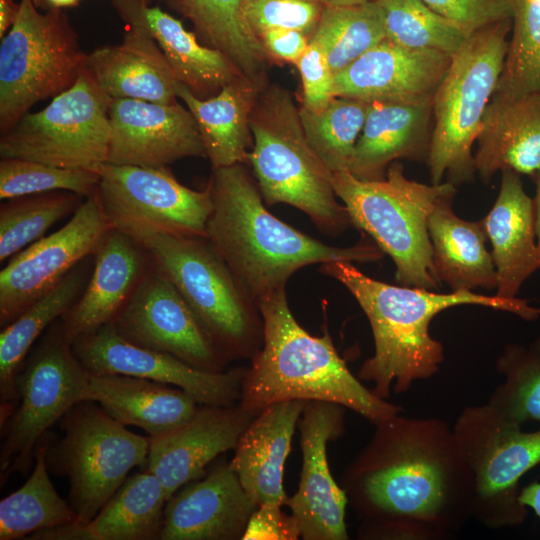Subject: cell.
<instances>
[{
	"instance_id": "6da1fadb",
	"label": "cell",
	"mask_w": 540,
	"mask_h": 540,
	"mask_svg": "<svg viewBox=\"0 0 540 540\" xmlns=\"http://www.w3.org/2000/svg\"><path fill=\"white\" fill-rule=\"evenodd\" d=\"M377 426L345 473L348 501L377 530L439 524L456 500L472 501L469 470L453 432L438 421L395 417Z\"/></svg>"
},
{
	"instance_id": "7a4b0ae2",
	"label": "cell",
	"mask_w": 540,
	"mask_h": 540,
	"mask_svg": "<svg viewBox=\"0 0 540 540\" xmlns=\"http://www.w3.org/2000/svg\"><path fill=\"white\" fill-rule=\"evenodd\" d=\"M320 271L340 282L368 318L374 354L362 364L358 377L374 384L373 392L387 399L407 391L413 382L433 376L444 360L442 344L429 331L440 312L460 305H476L514 314L524 320L540 318V307L528 300L474 291L438 293L422 288L390 285L360 272L352 262L321 264Z\"/></svg>"
},
{
	"instance_id": "3957f363",
	"label": "cell",
	"mask_w": 540,
	"mask_h": 540,
	"mask_svg": "<svg viewBox=\"0 0 540 540\" xmlns=\"http://www.w3.org/2000/svg\"><path fill=\"white\" fill-rule=\"evenodd\" d=\"M242 164L213 169L207 238L256 306L263 297L284 289L289 278L307 265L372 263L383 258L376 244L334 247L279 220L264 206L258 185Z\"/></svg>"
},
{
	"instance_id": "277c9868",
	"label": "cell",
	"mask_w": 540,
	"mask_h": 540,
	"mask_svg": "<svg viewBox=\"0 0 540 540\" xmlns=\"http://www.w3.org/2000/svg\"><path fill=\"white\" fill-rule=\"evenodd\" d=\"M257 307L263 345L243 378L242 407L261 412L282 401H327L375 425L400 413V407L377 396L351 373L327 331L312 336L296 321L285 288L260 299Z\"/></svg>"
},
{
	"instance_id": "5b68a950",
	"label": "cell",
	"mask_w": 540,
	"mask_h": 540,
	"mask_svg": "<svg viewBox=\"0 0 540 540\" xmlns=\"http://www.w3.org/2000/svg\"><path fill=\"white\" fill-rule=\"evenodd\" d=\"M253 147L248 154L264 202L289 204L324 233L338 235L351 221L337 201L332 173L310 146L292 95L265 86L251 114Z\"/></svg>"
},
{
	"instance_id": "8992f818",
	"label": "cell",
	"mask_w": 540,
	"mask_h": 540,
	"mask_svg": "<svg viewBox=\"0 0 540 540\" xmlns=\"http://www.w3.org/2000/svg\"><path fill=\"white\" fill-rule=\"evenodd\" d=\"M332 185L351 224L368 233L391 257L399 285L431 291L441 288L432 260L428 219L439 202L454 198V184L408 179L402 165L393 162L383 180H360L342 170L332 173Z\"/></svg>"
},
{
	"instance_id": "52a82bcc",
	"label": "cell",
	"mask_w": 540,
	"mask_h": 540,
	"mask_svg": "<svg viewBox=\"0 0 540 540\" xmlns=\"http://www.w3.org/2000/svg\"><path fill=\"white\" fill-rule=\"evenodd\" d=\"M511 20L468 36L451 57L432 102L433 126L426 161L431 184L442 183L444 177L454 185L474 179L472 147L503 69Z\"/></svg>"
},
{
	"instance_id": "ba28073f",
	"label": "cell",
	"mask_w": 540,
	"mask_h": 540,
	"mask_svg": "<svg viewBox=\"0 0 540 540\" xmlns=\"http://www.w3.org/2000/svg\"><path fill=\"white\" fill-rule=\"evenodd\" d=\"M142 246L226 360L253 353L263 331L258 307L207 237L157 235Z\"/></svg>"
},
{
	"instance_id": "9c48e42d",
	"label": "cell",
	"mask_w": 540,
	"mask_h": 540,
	"mask_svg": "<svg viewBox=\"0 0 540 540\" xmlns=\"http://www.w3.org/2000/svg\"><path fill=\"white\" fill-rule=\"evenodd\" d=\"M76 32L57 9L42 14L34 0L20 12L0 43V133L36 103L70 88L86 68Z\"/></svg>"
},
{
	"instance_id": "30bf717a",
	"label": "cell",
	"mask_w": 540,
	"mask_h": 540,
	"mask_svg": "<svg viewBox=\"0 0 540 540\" xmlns=\"http://www.w3.org/2000/svg\"><path fill=\"white\" fill-rule=\"evenodd\" d=\"M62 438L49 444L47 465L67 476L68 502L77 521L90 522L127 479L147 464L149 437L132 433L92 401L75 404L61 419Z\"/></svg>"
},
{
	"instance_id": "8fae6325",
	"label": "cell",
	"mask_w": 540,
	"mask_h": 540,
	"mask_svg": "<svg viewBox=\"0 0 540 540\" xmlns=\"http://www.w3.org/2000/svg\"><path fill=\"white\" fill-rule=\"evenodd\" d=\"M89 376L60 323L51 327L16 374L17 406L1 422V484L11 473L29 471L38 442L75 404L84 401Z\"/></svg>"
},
{
	"instance_id": "7c38bea8",
	"label": "cell",
	"mask_w": 540,
	"mask_h": 540,
	"mask_svg": "<svg viewBox=\"0 0 540 540\" xmlns=\"http://www.w3.org/2000/svg\"><path fill=\"white\" fill-rule=\"evenodd\" d=\"M112 100L85 68L44 109L28 112L1 135V158L99 172L108 162Z\"/></svg>"
},
{
	"instance_id": "4fadbf2b",
	"label": "cell",
	"mask_w": 540,
	"mask_h": 540,
	"mask_svg": "<svg viewBox=\"0 0 540 540\" xmlns=\"http://www.w3.org/2000/svg\"><path fill=\"white\" fill-rule=\"evenodd\" d=\"M96 194L111 229L142 244L157 235L207 237L209 186L182 185L166 167L104 164Z\"/></svg>"
},
{
	"instance_id": "5bb4252c",
	"label": "cell",
	"mask_w": 540,
	"mask_h": 540,
	"mask_svg": "<svg viewBox=\"0 0 540 540\" xmlns=\"http://www.w3.org/2000/svg\"><path fill=\"white\" fill-rule=\"evenodd\" d=\"M453 435L471 476V506L495 512L497 525L521 523L527 510L517 484L540 463V430L523 431L486 404L464 409Z\"/></svg>"
},
{
	"instance_id": "9a60e30c",
	"label": "cell",
	"mask_w": 540,
	"mask_h": 540,
	"mask_svg": "<svg viewBox=\"0 0 540 540\" xmlns=\"http://www.w3.org/2000/svg\"><path fill=\"white\" fill-rule=\"evenodd\" d=\"M110 230L95 191L60 229L12 256L0 272L1 327L94 255Z\"/></svg>"
},
{
	"instance_id": "2e32d148",
	"label": "cell",
	"mask_w": 540,
	"mask_h": 540,
	"mask_svg": "<svg viewBox=\"0 0 540 540\" xmlns=\"http://www.w3.org/2000/svg\"><path fill=\"white\" fill-rule=\"evenodd\" d=\"M112 323L126 340L201 370L222 372L227 361L178 289L152 261Z\"/></svg>"
},
{
	"instance_id": "e0dca14e",
	"label": "cell",
	"mask_w": 540,
	"mask_h": 540,
	"mask_svg": "<svg viewBox=\"0 0 540 540\" xmlns=\"http://www.w3.org/2000/svg\"><path fill=\"white\" fill-rule=\"evenodd\" d=\"M72 349L90 374H122L174 385L197 403L209 406H229L240 399L247 370L198 369L175 356L126 340L112 322L75 339Z\"/></svg>"
},
{
	"instance_id": "ac0fdd59",
	"label": "cell",
	"mask_w": 540,
	"mask_h": 540,
	"mask_svg": "<svg viewBox=\"0 0 540 540\" xmlns=\"http://www.w3.org/2000/svg\"><path fill=\"white\" fill-rule=\"evenodd\" d=\"M344 408L327 401H307L299 419L301 476L286 505L304 540L348 539V498L333 479L327 459L328 442L344 432Z\"/></svg>"
},
{
	"instance_id": "d6986e66",
	"label": "cell",
	"mask_w": 540,
	"mask_h": 540,
	"mask_svg": "<svg viewBox=\"0 0 540 540\" xmlns=\"http://www.w3.org/2000/svg\"><path fill=\"white\" fill-rule=\"evenodd\" d=\"M109 118L111 140L107 163L166 167L186 157L207 158L193 115L178 102L113 99Z\"/></svg>"
},
{
	"instance_id": "ffe728a7",
	"label": "cell",
	"mask_w": 540,
	"mask_h": 540,
	"mask_svg": "<svg viewBox=\"0 0 540 540\" xmlns=\"http://www.w3.org/2000/svg\"><path fill=\"white\" fill-rule=\"evenodd\" d=\"M451 57L385 39L334 75L333 93L368 103L432 104Z\"/></svg>"
},
{
	"instance_id": "44dd1931",
	"label": "cell",
	"mask_w": 540,
	"mask_h": 540,
	"mask_svg": "<svg viewBox=\"0 0 540 540\" xmlns=\"http://www.w3.org/2000/svg\"><path fill=\"white\" fill-rule=\"evenodd\" d=\"M260 412L238 405L197 408L190 419L157 436H149L147 469L161 481L168 500L186 484L205 476L219 454L235 449Z\"/></svg>"
},
{
	"instance_id": "7402d4cb",
	"label": "cell",
	"mask_w": 540,
	"mask_h": 540,
	"mask_svg": "<svg viewBox=\"0 0 540 540\" xmlns=\"http://www.w3.org/2000/svg\"><path fill=\"white\" fill-rule=\"evenodd\" d=\"M258 508L230 463L180 488L164 511L161 540H239Z\"/></svg>"
},
{
	"instance_id": "603a6c76",
	"label": "cell",
	"mask_w": 540,
	"mask_h": 540,
	"mask_svg": "<svg viewBox=\"0 0 540 540\" xmlns=\"http://www.w3.org/2000/svg\"><path fill=\"white\" fill-rule=\"evenodd\" d=\"M151 265L147 250L111 229L94 254L88 282L73 307L61 318L65 339L78 337L112 322Z\"/></svg>"
},
{
	"instance_id": "cb8c5ba5",
	"label": "cell",
	"mask_w": 540,
	"mask_h": 540,
	"mask_svg": "<svg viewBox=\"0 0 540 540\" xmlns=\"http://www.w3.org/2000/svg\"><path fill=\"white\" fill-rule=\"evenodd\" d=\"M307 401L288 400L261 410L241 435L230 466L259 505H286L284 466L295 428Z\"/></svg>"
},
{
	"instance_id": "d4e9b609",
	"label": "cell",
	"mask_w": 540,
	"mask_h": 540,
	"mask_svg": "<svg viewBox=\"0 0 540 540\" xmlns=\"http://www.w3.org/2000/svg\"><path fill=\"white\" fill-rule=\"evenodd\" d=\"M476 142L475 169L485 183L506 169L535 176L540 171V93H493Z\"/></svg>"
},
{
	"instance_id": "484cf974",
	"label": "cell",
	"mask_w": 540,
	"mask_h": 540,
	"mask_svg": "<svg viewBox=\"0 0 540 540\" xmlns=\"http://www.w3.org/2000/svg\"><path fill=\"white\" fill-rule=\"evenodd\" d=\"M113 4L128 25L141 27L154 38L175 79L197 97H212L242 75L226 55L201 44L181 21L160 7L137 0H113Z\"/></svg>"
},
{
	"instance_id": "4316f807",
	"label": "cell",
	"mask_w": 540,
	"mask_h": 540,
	"mask_svg": "<svg viewBox=\"0 0 540 540\" xmlns=\"http://www.w3.org/2000/svg\"><path fill=\"white\" fill-rule=\"evenodd\" d=\"M86 70L112 99L177 102L173 71L157 42L141 27L128 25L121 43L87 54Z\"/></svg>"
},
{
	"instance_id": "83f0119b",
	"label": "cell",
	"mask_w": 540,
	"mask_h": 540,
	"mask_svg": "<svg viewBox=\"0 0 540 540\" xmlns=\"http://www.w3.org/2000/svg\"><path fill=\"white\" fill-rule=\"evenodd\" d=\"M497 199L483 218L497 274L496 294L517 296L523 283L538 269L540 258L535 242L534 204L526 194L520 174L501 171Z\"/></svg>"
},
{
	"instance_id": "f1b7e54d",
	"label": "cell",
	"mask_w": 540,
	"mask_h": 540,
	"mask_svg": "<svg viewBox=\"0 0 540 540\" xmlns=\"http://www.w3.org/2000/svg\"><path fill=\"white\" fill-rule=\"evenodd\" d=\"M432 104L372 102L348 170L366 181L383 180L398 159L427 161Z\"/></svg>"
},
{
	"instance_id": "f546056e",
	"label": "cell",
	"mask_w": 540,
	"mask_h": 540,
	"mask_svg": "<svg viewBox=\"0 0 540 540\" xmlns=\"http://www.w3.org/2000/svg\"><path fill=\"white\" fill-rule=\"evenodd\" d=\"M84 401L97 404L112 418L157 436L186 422L197 402L182 389L122 374H90Z\"/></svg>"
},
{
	"instance_id": "4dcf8cb0",
	"label": "cell",
	"mask_w": 540,
	"mask_h": 540,
	"mask_svg": "<svg viewBox=\"0 0 540 540\" xmlns=\"http://www.w3.org/2000/svg\"><path fill=\"white\" fill-rule=\"evenodd\" d=\"M264 87L241 75L217 94L201 99L176 81V95L193 115L213 169L247 160L251 114Z\"/></svg>"
},
{
	"instance_id": "1f68e13d",
	"label": "cell",
	"mask_w": 540,
	"mask_h": 540,
	"mask_svg": "<svg viewBox=\"0 0 540 540\" xmlns=\"http://www.w3.org/2000/svg\"><path fill=\"white\" fill-rule=\"evenodd\" d=\"M453 199L438 203L428 219L432 260L441 283L451 291L492 290L497 274L482 220L467 221L452 210Z\"/></svg>"
},
{
	"instance_id": "d6a6232c",
	"label": "cell",
	"mask_w": 540,
	"mask_h": 540,
	"mask_svg": "<svg viewBox=\"0 0 540 540\" xmlns=\"http://www.w3.org/2000/svg\"><path fill=\"white\" fill-rule=\"evenodd\" d=\"M88 259V258H87ZM87 259L72 269L57 285L32 303L0 334L1 406L17 399L15 378L36 339L62 318L82 294L88 279Z\"/></svg>"
},
{
	"instance_id": "836d02e7",
	"label": "cell",
	"mask_w": 540,
	"mask_h": 540,
	"mask_svg": "<svg viewBox=\"0 0 540 540\" xmlns=\"http://www.w3.org/2000/svg\"><path fill=\"white\" fill-rule=\"evenodd\" d=\"M197 35L226 55L239 72L262 86L269 57L244 15V0H174Z\"/></svg>"
},
{
	"instance_id": "e575fe53",
	"label": "cell",
	"mask_w": 540,
	"mask_h": 540,
	"mask_svg": "<svg viewBox=\"0 0 540 540\" xmlns=\"http://www.w3.org/2000/svg\"><path fill=\"white\" fill-rule=\"evenodd\" d=\"M167 501L161 481L150 470L127 477L85 523L89 540L160 539Z\"/></svg>"
},
{
	"instance_id": "d590c367",
	"label": "cell",
	"mask_w": 540,
	"mask_h": 540,
	"mask_svg": "<svg viewBox=\"0 0 540 540\" xmlns=\"http://www.w3.org/2000/svg\"><path fill=\"white\" fill-rule=\"evenodd\" d=\"M52 435L37 444L28 480L0 502V540L22 539L35 532L77 520L69 502L56 492L48 475L47 451Z\"/></svg>"
},
{
	"instance_id": "8d00e7d4",
	"label": "cell",
	"mask_w": 540,
	"mask_h": 540,
	"mask_svg": "<svg viewBox=\"0 0 540 540\" xmlns=\"http://www.w3.org/2000/svg\"><path fill=\"white\" fill-rule=\"evenodd\" d=\"M385 39L382 11L374 0L326 6L310 41L322 49L335 75Z\"/></svg>"
},
{
	"instance_id": "74e56055",
	"label": "cell",
	"mask_w": 540,
	"mask_h": 540,
	"mask_svg": "<svg viewBox=\"0 0 540 540\" xmlns=\"http://www.w3.org/2000/svg\"><path fill=\"white\" fill-rule=\"evenodd\" d=\"M370 103L334 97L319 111L299 108L305 136L331 173L348 170Z\"/></svg>"
},
{
	"instance_id": "f35d334b",
	"label": "cell",
	"mask_w": 540,
	"mask_h": 540,
	"mask_svg": "<svg viewBox=\"0 0 540 540\" xmlns=\"http://www.w3.org/2000/svg\"><path fill=\"white\" fill-rule=\"evenodd\" d=\"M82 198L70 191H52L5 200L0 207L1 263L44 237L58 221L74 214Z\"/></svg>"
},
{
	"instance_id": "ab89813d",
	"label": "cell",
	"mask_w": 540,
	"mask_h": 540,
	"mask_svg": "<svg viewBox=\"0 0 540 540\" xmlns=\"http://www.w3.org/2000/svg\"><path fill=\"white\" fill-rule=\"evenodd\" d=\"M379 5L386 39L412 49L456 53L468 36L429 8L422 0H375Z\"/></svg>"
},
{
	"instance_id": "60d3db41",
	"label": "cell",
	"mask_w": 540,
	"mask_h": 540,
	"mask_svg": "<svg viewBox=\"0 0 540 540\" xmlns=\"http://www.w3.org/2000/svg\"><path fill=\"white\" fill-rule=\"evenodd\" d=\"M504 381L489 405L504 419L522 426L540 422V357L529 347L508 344L497 361Z\"/></svg>"
},
{
	"instance_id": "b9f144b4",
	"label": "cell",
	"mask_w": 540,
	"mask_h": 540,
	"mask_svg": "<svg viewBox=\"0 0 540 540\" xmlns=\"http://www.w3.org/2000/svg\"><path fill=\"white\" fill-rule=\"evenodd\" d=\"M513 33L494 93H540V0H515Z\"/></svg>"
},
{
	"instance_id": "7bdbcfd3",
	"label": "cell",
	"mask_w": 540,
	"mask_h": 540,
	"mask_svg": "<svg viewBox=\"0 0 540 540\" xmlns=\"http://www.w3.org/2000/svg\"><path fill=\"white\" fill-rule=\"evenodd\" d=\"M99 172L58 167L38 161L1 158L0 199L70 191L83 197L92 195L99 183Z\"/></svg>"
},
{
	"instance_id": "ee69618b",
	"label": "cell",
	"mask_w": 540,
	"mask_h": 540,
	"mask_svg": "<svg viewBox=\"0 0 540 540\" xmlns=\"http://www.w3.org/2000/svg\"><path fill=\"white\" fill-rule=\"evenodd\" d=\"M326 5L322 0H244V15L259 36L273 28H290L310 39Z\"/></svg>"
},
{
	"instance_id": "f6af8a7d",
	"label": "cell",
	"mask_w": 540,
	"mask_h": 540,
	"mask_svg": "<svg viewBox=\"0 0 540 540\" xmlns=\"http://www.w3.org/2000/svg\"><path fill=\"white\" fill-rule=\"evenodd\" d=\"M467 36L512 19L515 0H422Z\"/></svg>"
},
{
	"instance_id": "bcb514c9",
	"label": "cell",
	"mask_w": 540,
	"mask_h": 540,
	"mask_svg": "<svg viewBox=\"0 0 540 540\" xmlns=\"http://www.w3.org/2000/svg\"><path fill=\"white\" fill-rule=\"evenodd\" d=\"M302 80V108L319 111L335 97L334 74L322 49L310 41L309 46L296 63Z\"/></svg>"
},
{
	"instance_id": "7dc6e473",
	"label": "cell",
	"mask_w": 540,
	"mask_h": 540,
	"mask_svg": "<svg viewBox=\"0 0 540 540\" xmlns=\"http://www.w3.org/2000/svg\"><path fill=\"white\" fill-rule=\"evenodd\" d=\"M277 503H264L251 515L242 540H296L300 537L292 515H286Z\"/></svg>"
},
{
	"instance_id": "c3c4849f",
	"label": "cell",
	"mask_w": 540,
	"mask_h": 540,
	"mask_svg": "<svg viewBox=\"0 0 540 540\" xmlns=\"http://www.w3.org/2000/svg\"><path fill=\"white\" fill-rule=\"evenodd\" d=\"M259 39L269 58L296 63L306 52L310 38L303 32L290 28H273L264 31Z\"/></svg>"
},
{
	"instance_id": "681fc988",
	"label": "cell",
	"mask_w": 540,
	"mask_h": 540,
	"mask_svg": "<svg viewBox=\"0 0 540 540\" xmlns=\"http://www.w3.org/2000/svg\"><path fill=\"white\" fill-rule=\"evenodd\" d=\"M20 12V3L14 0H0V38L13 26Z\"/></svg>"
},
{
	"instance_id": "f907efd6",
	"label": "cell",
	"mask_w": 540,
	"mask_h": 540,
	"mask_svg": "<svg viewBox=\"0 0 540 540\" xmlns=\"http://www.w3.org/2000/svg\"><path fill=\"white\" fill-rule=\"evenodd\" d=\"M519 501L540 518V482H532L519 492Z\"/></svg>"
},
{
	"instance_id": "816d5d0a",
	"label": "cell",
	"mask_w": 540,
	"mask_h": 540,
	"mask_svg": "<svg viewBox=\"0 0 540 540\" xmlns=\"http://www.w3.org/2000/svg\"><path fill=\"white\" fill-rule=\"evenodd\" d=\"M536 192L533 199L534 204V226L537 239V248L540 258V171L535 175Z\"/></svg>"
},
{
	"instance_id": "f5cc1de1",
	"label": "cell",
	"mask_w": 540,
	"mask_h": 540,
	"mask_svg": "<svg viewBox=\"0 0 540 540\" xmlns=\"http://www.w3.org/2000/svg\"><path fill=\"white\" fill-rule=\"evenodd\" d=\"M52 9L71 7L78 3L79 0H40Z\"/></svg>"
},
{
	"instance_id": "db71d44e",
	"label": "cell",
	"mask_w": 540,
	"mask_h": 540,
	"mask_svg": "<svg viewBox=\"0 0 540 540\" xmlns=\"http://www.w3.org/2000/svg\"><path fill=\"white\" fill-rule=\"evenodd\" d=\"M326 6H351L374 0H322Z\"/></svg>"
},
{
	"instance_id": "11a10c76",
	"label": "cell",
	"mask_w": 540,
	"mask_h": 540,
	"mask_svg": "<svg viewBox=\"0 0 540 540\" xmlns=\"http://www.w3.org/2000/svg\"><path fill=\"white\" fill-rule=\"evenodd\" d=\"M530 348L540 357V337H538L530 346Z\"/></svg>"
},
{
	"instance_id": "9f6ffc18",
	"label": "cell",
	"mask_w": 540,
	"mask_h": 540,
	"mask_svg": "<svg viewBox=\"0 0 540 540\" xmlns=\"http://www.w3.org/2000/svg\"><path fill=\"white\" fill-rule=\"evenodd\" d=\"M137 1H139V2H141V3H143V4L149 5V4L151 3L152 0H137Z\"/></svg>"
}]
</instances>
